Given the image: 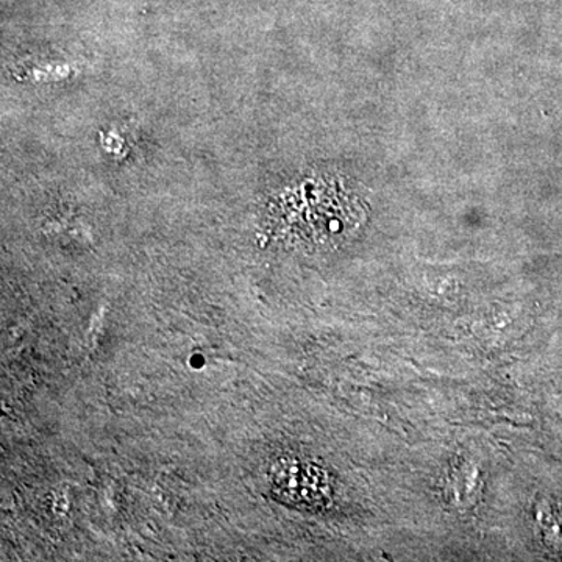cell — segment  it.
<instances>
[{"label":"cell","instance_id":"1","mask_svg":"<svg viewBox=\"0 0 562 562\" xmlns=\"http://www.w3.org/2000/svg\"><path fill=\"white\" fill-rule=\"evenodd\" d=\"M482 491V472L473 462H457L446 475V483H443L446 501L461 512L473 508Z\"/></svg>","mask_w":562,"mask_h":562},{"label":"cell","instance_id":"2","mask_svg":"<svg viewBox=\"0 0 562 562\" xmlns=\"http://www.w3.org/2000/svg\"><path fill=\"white\" fill-rule=\"evenodd\" d=\"M280 469L277 483L281 490L294 492L291 495L292 501L314 503L324 498L325 480L316 469L299 462H291Z\"/></svg>","mask_w":562,"mask_h":562}]
</instances>
